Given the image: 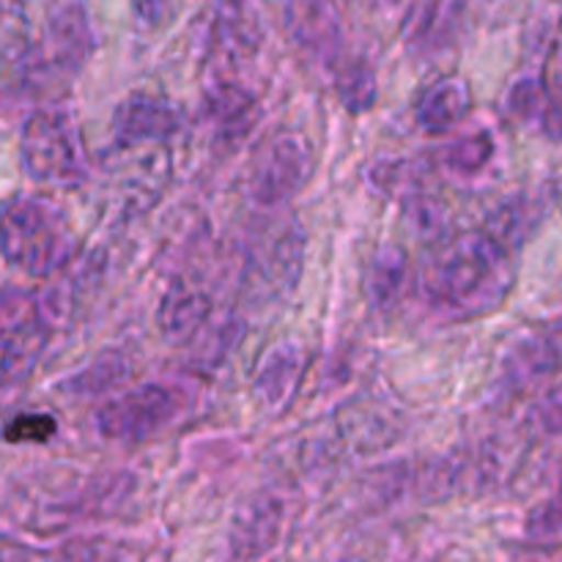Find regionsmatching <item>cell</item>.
<instances>
[{"label":"cell","mask_w":562,"mask_h":562,"mask_svg":"<svg viewBox=\"0 0 562 562\" xmlns=\"http://www.w3.org/2000/svg\"><path fill=\"white\" fill-rule=\"evenodd\" d=\"M516 280L510 241L497 231L461 234L420 272V296L445 322H470L503 307Z\"/></svg>","instance_id":"obj_1"},{"label":"cell","mask_w":562,"mask_h":562,"mask_svg":"<svg viewBox=\"0 0 562 562\" xmlns=\"http://www.w3.org/2000/svg\"><path fill=\"white\" fill-rule=\"evenodd\" d=\"M80 252V236L64 209L44 195L0 203V256L31 278H53Z\"/></svg>","instance_id":"obj_2"},{"label":"cell","mask_w":562,"mask_h":562,"mask_svg":"<svg viewBox=\"0 0 562 562\" xmlns=\"http://www.w3.org/2000/svg\"><path fill=\"white\" fill-rule=\"evenodd\" d=\"M20 159L25 173L47 187H80L91 170L80 126L66 108H42L25 121Z\"/></svg>","instance_id":"obj_3"},{"label":"cell","mask_w":562,"mask_h":562,"mask_svg":"<svg viewBox=\"0 0 562 562\" xmlns=\"http://www.w3.org/2000/svg\"><path fill=\"white\" fill-rule=\"evenodd\" d=\"M49 344V313L36 291L0 289V395L20 390Z\"/></svg>","instance_id":"obj_4"},{"label":"cell","mask_w":562,"mask_h":562,"mask_svg":"<svg viewBox=\"0 0 562 562\" xmlns=\"http://www.w3.org/2000/svg\"><path fill=\"white\" fill-rule=\"evenodd\" d=\"M187 387L170 382H151L143 387L124 390L97 412V428L113 442H146L179 420L190 409Z\"/></svg>","instance_id":"obj_5"},{"label":"cell","mask_w":562,"mask_h":562,"mask_svg":"<svg viewBox=\"0 0 562 562\" xmlns=\"http://www.w3.org/2000/svg\"><path fill=\"white\" fill-rule=\"evenodd\" d=\"M313 173L311 143L300 132H278L258 148L247 176V190L258 206L291 201Z\"/></svg>","instance_id":"obj_6"},{"label":"cell","mask_w":562,"mask_h":562,"mask_svg":"<svg viewBox=\"0 0 562 562\" xmlns=\"http://www.w3.org/2000/svg\"><path fill=\"white\" fill-rule=\"evenodd\" d=\"M508 110L541 130L549 140L562 143V22L549 44L547 60L538 77H521L508 93Z\"/></svg>","instance_id":"obj_7"},{"label":"cell","mask_w":562,"mask_h":562,"mask_svg":"<svg viewBox=\"0 0 562 562\" xmlns=\"http://www.w3.org/2000/svg\"><path fill=\"white\" fill-rule=\"evenodd\" d=\"M285 27L302 53L322 64L344 55V16L335 0H285Z\"/></svg>","instance_id":"obj_8"},{"label":"cell","mask_w":562,"mask_h":562,"mask_svg":"<svg viewBox=\"0 0 562 562\" xmlns=\"http://www.w3.org/2000/svg\"><path fill=\"white\" fill-rule=\"evenodd\" d=\"M179 130V108L154 93H130L113 113V140L119 148L170 140Z\"/></svg>","instance_id":"obj_9"},{"label":"cell","mask_w":562,"mask_h":562,"mask_svg":"<svg viewBox=\"0 0 562 562\" xmlns=\"http://www.w3.org/2000/svg\"><path fill=\"white\" fill-rule=\"evenodd\" d=\"M97 47L86 0H53L47 9V55L64 71H80Z\"/></svg>","instance_id":"obj_10"},{"label":"cell","mask_w":562,"mask_h":562,"mask_svg":"<svg viewBox=\"0 0 562 562\" xmlns=\"http://www.w3.org/2000/svg\"><path fill=\"white\" fill-rule=\"evenodd\" d=\"M562 371V322L538 324L521 335L503 360V376L508 384L525 387L538 379Z\"/></svg>","instance_id":"obj_11"},{"label":"cell","mask_w":562,"mask_h":562,"mask_svg":"<svg viewBox=\"0 0 562 562\" xmlns=\"http://www.w3.org/2000/svg\"><path fill=\"white\" fill-rule=\"evenodd\" d=\"M472 110V88L470 82L461 80V77H448V80H439L428 88L426 93L417 102V124L426 132L434 135H442V132L453 130L456 124L470 115Z\"/></svg>","instance_id":"obj_12"},{"label":"cell","mask_w":562,"mask_h":562,"mask_svg":"<svg viewBox=\"0 0 562 562\" xmlns=\"http://www.w3.org/2000/svg\"><path fill=\"white\" fill-rule=\"evenodd\" d=\"M209 313H212V300L201 289L176 283L159 305L157 322L168 340H190L206 324Z\"/></svg>","instance_id":"obj_13"},{"label":"cell","mask_w":562,"mask_h":562,"mask_svg":"<svg viewBox=\"0 0 562 562\" xmlns=\"http://www.w3.org/2000/svg\"><path fill=\"white\" fill-rule=\"evenodd\" d=\"M302 371H305V351L296 344L274 346L261 362L258 371L256 390L269 406H283L294 395L296 384H300Z\"/></svg>","instance_id":"obj_14"},{"label":"cell","mask_w":562,"mask_h":562,"mask_svg":"<svg viewBox=\"0 0 562 562\" xmlns=\"http://www.w3.org/2000/svg\"><path fill=\"white\" fill-rule=\"evenodd\" d=\"M338 93L349 110H368L376 102V75L366 60H349L338 71Z\"/></svg>","instance_id":"obj_15"},{"label":"cell","mask_w":562,"mask_h":562,"mask_svg":"<svg viewBox=\"0 0 562 562\" xmlns=\"http://www.w3.org/2000/svg\"><path fill=\"white\" fill-rule=\"evenodd\" d=\"M494 157V140L488 132H475V135H464L456 143L445 148V162L456 173H477L488 165Z\"/></svg>","instance_id":"obj_16"},{"label":"cell","mask_w":562,"mask_h":562,"mask_svg":"<svg viewBox=\"0 0 562 562\" xmlns=\"http://www.w3.org/2000/svg\"><path fill=\"white\" fill-rule=\"evenodd\" d=\"M406 280V252L401 247H390L373 263L371 274V291L376 294V300L387 302L398 296V291L404 289Z\"/></svg>","instance_id":"obj_17"},{"label":"cell","mask_w":562,"mask_h":562,"mask_svg":"<svg viewBox=\"0 0 562 562\" xmlns=\"http://www.w3.org/2000/svg\"><path fill=\"white\" fill-rule=\"evenodd\" d=\"M58 431V423L49 415H16L3 428V437L9 442H47Z\"/></svg>","instance_id":"obj_18"},{"label":"cell","mask_w":562,"mask_h":562,"mask_svg":"<svg viewBox=\"0 0 562 562\" xmlns=\"http://www.w3.org/2000/svg\"><path fill=\"white\" fill-rule=\"evenodd\" d=\"M560 532H562V483L558 492L549 497V503H543L530 519V536L549 538V536H560Z\"/></svg>","instance_id":"obj_19"},{"label":"cell","mask_w":562,"mask_h":562,"mask_svg":"<svg viewBox=\"0 0 562 562\" xmlns=\"http://www.w3.org/2000/svg\"><path fill=\"white\" fill-rule=\"evenodd\" d=\"M165 11V0H135V14L143 22H157Z\"/></svg>","instance_id":"obj_20"}]
</instances>
